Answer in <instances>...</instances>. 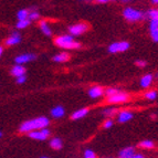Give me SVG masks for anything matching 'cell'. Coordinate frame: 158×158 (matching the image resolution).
<instances>
[{"label":"cell","instance_id":"1","mask_svg":"<svg viewBox=\"0 0 158 158\" xmlns=\"http://www.w3.org/2000/svg\"><path fill=\"white\" fill-rule=\"evenodd\" d=\"M49 124H50L49 118H47L44 116H41V117H37V118L24 122L23 124H21V126H20L19 129H20L21 133H30V132H33L34 129L40 131V129L42 128H47Z\"/></svg>","mask_w":158,"mask_h":158},{"label":"cell","instance_id":"2","mask_svg":"<svg viewBox=\"0 0 158 158\" xmlns=\"http://www.w3.org/2000/svg\"><path fill=\"white\" fill-rule=\"evenodd\" d=\"M54 43L58 47L63 48V49H77L81 47V44L74 40V37H72L70 34H64V35H60V37L56 38Z\"/></svg>","mask_w":158,"mask_h":158},{"label":"cell","instance_id":"3","mask_svg":"<svg viewBox=\"0 0 158 158\" xmlns=\"http://www.w3.org/2000/svg\"><path fill=\"white\" fill-rule=\"evenodd\" d=\"M123 17L129 22H137L145 19V13L140 10L132 8V7H126L123 10Z\"/></svg>","mask_w":158,"mask_h":158},{"label":"cell","instance_id":"4","mask_svg":"<svg viewBox=\"0 0 158 158\" xmlns=\"http://www.w3.org/2000/svg\"><path fill=\"white\" fill-rule=\"evenodd\" d=\"M87 30H89V24H86L85 22H80V23H75L70 27L69 33L72 37H75V35H81L84 32H86Z\"/></svg>","mask_w":158,"mask_h":158},{"label":"cell","instance_id":"5","mask_svg":"<svg viewBox=\"0 0 158 158\" xmlns=\"http://www.w3.org/2000/svg\"><path fill=\"white\" fill-rule=\"evenodd\" d=\"M129 42L127 41H119V42H114L108 47V52L110 53H117V52H125L129 49Z\"/></svg>","mask_w":158,"mask_h":158},{"label":"cell","instance_id":"6","mask_svg":"<svg viewBox=\"0 0 158 158\" xmlns=\"http://www.w3.org/2000/svg\"><path fill=\"white\" fill-rule=\"evenodd\" d=\"M50 131L48 128H42L40 131H33V132L28 133V136L32 139H37V140H44L47 139L48 137L50 136Z\"/></svg>","mask_w":158,"mask_h":158},{"label":"cell","instance_id":"7","mask_svg":"<svg viewBox=\"0 0 158 158\" xmlns=\"http://www.w3.org/2000/svg\"><path fill=\"white\" fill-rule=\"evenodd\" d=\"M127 100H128V95L126 93H122V92L113 95L111 98H107V102L111 103V104H118V103L126 102Z\"/></svg>","mask_w":158,"mask_h":158},{"label":"cell","instance_id":"8","mask_svg":"<svg viewBox=\"0 0 158 158\" xmlns=\"http://www.w3.org/2000/svg\"><path fill=\"white\" fill-rule=\"evenodd\" d=\"M37 56L35 54H32V53H27V54H21L16 58V62L18 65H22L23 63H27V62H30L32 60H35Z\"/></svg>","mask_w":158,"mask_h":158},{"label":"cell","instance_id":"9","mask_svg":"<svg viewBox=\"0 0 158 158\" xmlns=\"http://www.w3.org/2000/svg\"><path fill=\"white\" fill-rule=\"evenodd\" d=\"M134 117V114L131 111H121L117 115V122L118 123H126V122L131 121Z\"/></svg>","mask_w":158,"mask_h":158},{"label":"cell","instance_id":"10","mask_svg":"<svg viewBox=\"0 0 158 158\" xmlns=\"http://www.w3.org/2000/svg\"><path fill=\"white\" fill-rule=\"evenodd\" d=\"M87 94H89V96H90L91 98H98L104 94V90H103L101 86L95 85V86L91 87L90 90L87 91Z\"/></svg>","mask_w":158,"mask_h":158},{"label":"cell","instance_id":"11","mask_svg":"<svg viewBox=\"0 0 158 158\" xmlns=\"http://www.w3.org/2000/svg\"><path fill=\"white\" fill-rule=\"evenodd\" d=\"M135 154H136V152H135L134 147H126V148H123L119 152L118 158H132Z\"/></svg>","mask_w":158,"mask_h":158},{"label":"cell","instance_id":"12","mask_svg":"<svg viewBox=\"0 0 158 158\" xmlns=\"http://www.w3.org/2000/svg\"><path fill=\"white\" fill-rule=\"evenodd\" d=\"M51 115L54 118H61V117H63L65 115V110H64L63 106L58 105L51 110Z\"/></svg>","mask_w":158,"mask_h":158},{"label":"cell","instance_id":"13","mask_svg":"<svg viewBox=\"0 0 158 158\" xmlns=\"http://www.w3.org/2000/svg\"><path fill=\"white\" fill-rule=\"evenodd\" d=\"M153 80H154V77L152 74H146V75H144V77L140 79V82H139L140 87L147 89V87L150 86V84L153 83Z\"/></svg>","mask_w":158,"mask_h":158},{"label":"cell","instance_id":"14","mask_svg":"<svg viewBox=\"0 0 158 158\" xmlns=\"http://www.w3.org/2000/svg\"><path fill=\"white\" fill-rule=\"evenodd\" d=\"M87 113H89V108H80V110L75 111L74 113H72L71 118L74 119V121L81 119V118H83V117H85V116L87 115Z\"/></svg>","mask_w":158,"mask_h":158},{"label":"cell","instance_id":"15","mask_svg":"<svg viewBox=\"0 0 158 158\" xmlns=\"http://www.w3.org/2000/svg\"><path fill=\"white\" fill-rule=\"evenodd\" d=\"M20 41H21V37H20V34H19L18 32H12V34L10 35V38L7 40L6 44L7 45H15V44H18Z\"/></svg>","mask_w":158,"mask_h":158},{"label":"cell","instance_id":"16","mask_svg":"<svg viewBox=\"0 0 158 158\" xmlns=\"http://www.w3.org/2000/svg\"><path fill=\"white\" fill-rule=\"evenodd\" d=\"M24 73H26V69L22 65H18V64L16 66H13L12 70H11V74L17 77H22V75H24Z\"/></svg>","mask_w":158,"mask_h":158},{"label":"cell","instance_id":"17","mask_svg":"<svg viewBox=\"0 0 158 158\" xmlns=\"http://www.w3.org/2000/svg\"><path fill=\"white\" fill-rule=\"evenodd\" d=\"M69 59H70V56H69L66 52H62V53H59V54H56V56H54L52 58V60L54 61V62H66V61H69Z\"/></svg>","mask_w":158,"mask_h":158},{"label":"cell","instance_id":"18","mask_svg":"<svg viewBox=\"0 0 158 158\" xmlns=\"http://www.w3.org/2000/svg\"><path fill=\"white\" fill-rule=\"evenodd\" d=\"M116 113H117V108L115 107H106L102 111V114L106 116L107 118H112L113 116L116 115Z\"/></svg>","mask_w":158,"mask_h":158},{"label":"cell","instance_id":"19","mask_svg":"<svg viewBox=\"0 0 158 158\" xmlns=\"http://www.w3.org/2000/svg\"><path fill=\"white\" fill-rule=\"evenodd\" d=\"M50 146L53 148V149L59 150V149H61V148H62V146H63V143H62V140H61L59 137H56V138L51 139Z\"/></svg>","mask_w":158,"mask_h":158},{"label":"cell","instance_id":"20","mask_svg":"<svg viewBox=\"0 0 158 158\" xmlns=\"http://www.w3.org/2000/svg\"><path fill=\"white\" fill-rule=\"evenodd\" d=\"M145 18L148 20H154V19H158V9H150L147 12H145Z\"/></svg>","mask_w":158,"mask_h":158},{"label":"cell","instance_id":"21","mask_svg":"<svg viewBox=\"0 0 158 158\" xmlns=\"http://www.w3.org/2000/svg\"><path fill=\"white\" fill-rule=\"evenodd\" d=\"M40 28H41L42 32L45 34V35H47V37H51L52 31H51L50 27H49V24H48L47 22H45V21H41V22H40Z\"/></svg>","mask_w":158,"mask_h":158},{"label":"cell","instance_id":"22","mask_svg":"<svg viewBox=\"0 0 158 158\" xmlns=\"http://www.w3.org/2000/svg\"><path fill=\"white\" fill-rule=\"evenodd\" d=\"M138 145H139V147L146 148V149H152V148L155 147V144H154V142H153V140H150V139L143 140V142H140Z\"/></svg>","mask_w":158,"mask_h":158},{"label":"cell","instance_id":"23","mask_svg":"<svg viewBox=\"0 0 158 158\" xmlns=\"http://www.w3.org/2000/svg\"><path fill=\"white\" fill-rule=\"evenodd\" d=\"M28 16H29V11L24 10V9H22V10H19L18 15H17V17H18V19H19V21H21V20H27V19H28Z\"/></svg>","mask_w":158,"mask_h":158},{"label":"cell","instance_id":"24","mask_svg":"<svg viewBox=\"0 0 158 158\" xmlns=\"http://www.w3.org/2000/svg\"><path fill=\"white\" fill-rule=\"evenodd\" d=\"M144 96H145V98H147V100L154 101L157 98L158 93L156 92V91H149V92H146L145 94H144Z\"/></svg>","mask_w":158,"mask_h":158},{"label":"cell","instance_id":"25","mask_svg":"<svg viewBox=\"0 0 158 158\" xmlns=\"http://www.w3.org/2000/svg\"><path fill=\"white\" fill-rule=\"evenodd\" d=\"M104 93L106 94V96H107V98H111V96H113V95L119 93V91L117 90L116 87H108V89H106V90L104 91Z\"/></svg>","mask_w":158,"mask_h":158},{"label":"cell","instance_id":"26","mask_svg":"<svg viewBox=\"0 0 158 158\" xmlns=\"http://www.w3.org/2000/svg\"><path fill=\"white\" fill-rule=\"evenodd\" d=\"M30 24V21L27 19V20H21V21H19L18 23H17V28L18 29H24V28H27V27Z\"/></svg>","mask_w":158,"mask_h":158},{"label":"cell","instance_id":"27","mask_svg":"<svg viewBox=\"0 0 158 158\" xmlns=\"http://www.w3.org/2000/svg\"><path fill=\"white\" fill-rule=\"evenodd\" d=\"M39 18V12L35 10H32L29 12V16H28V20L29 21H31V20H37V19Z\"/></svg>","mask_w":158,"mask_h":158},{"label":"cell","instance_id":"28","mask_svg":"<svg viewBox=\"0 0 158 158\" xmlns=\"http://www.w3.org/2000/svg\"><path fill=\"white\" fill-rule=\"evenodd\" d=\"M83 157L84 158H96V154H95L92 149H86L84 152Z\"/></svg>","mask_w":158,"mask_h":158},{"label":"cell","instance_id":"29","mask_svg":"<svg viewBox=\"0 0 158 158\" xmlns=\"http://www.w3.org/2000/svg\"><path fill=\"white\" fill-rule=\"evenodd\" d=\"M158 29V19H154L149 21V31Z\"/></svg>","mask_w":158,"mask_h":158},{"label":"cell","instance_id":"30","mask_svg":"<svg viewBox=\"0 0 158 158\" xmlns=\"http://www.w3.org/2000/svg\"><path fill=\"white\" fill-rule=\"evenodd\" d=\"M150 37H152L154 42H158V29L152 30L150 31Z\"/></svg>","mask_w":158,"mask_h":158},{"label":"cell","instance_id":"31","mask_svg":"<svg viewBox=\"0 0 158 158\" xmlns=\"http://www.w3.org/2000/svg\"><path fill=\"white\" fill-rule=\"evenodd\" d=\"M113 124H114L113 119H112V118H107L105 122H104L103 127H104V128H111V127L113 126Z\"/></svg>","mask_w":158,"mask_h":158},{"label":"cell","instance_id":"32","mask_svg":"<svg viewBox=\"0 0 158 158\" xmlns=\"http://www.w3.org/2000/svg\"><path fill=\"white\" fill-rule=\"evenodd\" d=\"M26 80H27L26 75H22V77H17V83H18V84H23L24 82H26Z\"/></svg>","mask_w":158,"mask_h":158},{"label":"cell","instance_id":"33","mask_svg":"<svg viewBox=\"0 0 158 158\" xmlns=\"http://www.w3.org/2000/svg\"><path fill=\"white\" fill-rule=\"evenodd\" d=\"M136 65L137 66H140V68H144V66H146V62L143 60H137L136 61Z\"/></svg>","mask_w":158,"mask_h":158},{"label":"cell","instance_id":"34","mask_svg":"<svg viewBox=\"0 0 158 158\" xmlns=\"http://www.w3.org/2000/svg\"><path fill=\"white\" fill-rule=\"evenodd\" d=\"M132 158H145V156L143 155V154H138V153H136L134 156H133Z\"/></svg>","mask_w":158,"mask_h":158},{"label":"cell","instance_id":"35","mask_svg":"<svg viewBox=\"0 0 158 158\" xmlns=\"http://www.w3.org/2000/svg\"><path fill=\"white\" fill-rule=\"evenodd\" d=\"M108 1L107 0H98V3H107Z\"/></svg>","mask_w":158,"mask_h":158},{"label":"cell","instance_id":"36","mask_svg":"<svg viewBox=\"0 0 158 158\" xmlns=\"http://www.w3.org/2000/svg\"><path fill=\"white\" fill-rule=\"evenodd\" d=\"M152 3H153V5H158V0H153Z\"/></svg>","mask_w":158,"mask_h":158},{"label":"cell","instance_id":"37","mask_svg":"<svg viewBox=\"0 0 158 158\" xmlns=\"http://www.w3.org/2000/svg\"><path fill=\"white\" fill-rule=\"evenodd\" d=\"M1 54H2V48L0 47V56H1Z\"/></svg>","mask_w":158,"mask_h":158},{"label":"cell","instance_id":"38","mask_svg":"<svg viewBox=\"0 0 158 158\" xmlns=\"http://www.w3.org/2000/svg\"><path fill=\"white\" fill-rule=\"evenodd\" d=\"M40 158H49V157H44V156H43V157H40Z\"/></svg>","mask_w":158,"mask_h":158},{"label":"cell","instance_id":"39","mask_svg":"<svg viewBox=\"0 0 158 158\" xmlns=\"http://www.w3.org/2000/svg\"><path fill=\"white\" fill-rule=\"evenodd\" d=\"M0 137H1V133H0Z\"/></svg>","mask_w":158,"mask_h":158},{"label":"cell","instance_id":"40","mask_svg":"<svg viewBox=\"0 0 158 158\" xmlns=\"http://www.w3.org/2000/svg\"><path fill=\"white\" fill-rule=\"evenodd\" d=\"M157 77H158V73H157Z\"/></svg>","mask_w":158,"mask_h":158}]
</instances>
